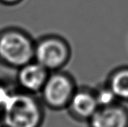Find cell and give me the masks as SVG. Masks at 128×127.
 Segmentation results:
<instances>
[{
  "label": "cell",
  "instance_id": "6da1fadb",
  "mask_svg": "<svg viewBox=\"0 0 128 127\" xmlns=\"http://www.w3.org/2000/svg\"><path fill=\"white\" fill-rule=\"evenodd\" d=\"M46 120V107L38 95L16 88L0 113L2 127H42Z\"/></svg>",
  "mask_w": 128,
  "mask_h": 127
},
{
  "label": "cell",
  "instance_id": "7a4b0ae2",
  "mask_svg": "<svg viewBox=\"0 0 128 127\" xmlns=\"http://www.w3.org/2000/svg\"><path fill=\"white\" fill-rule=\"evenodd\" d=\"M34 39L28 32L16 26L0 30V64L17 70L34 60Z\"/></svg>",
  "mask_w": 128,
  "mask_h": 127
},
{
  "label": "cell",
  "instance_id": "3957f363",
  "mask_svg": "<svg viewBox=\"0 0 128 127\" xmlns=\"http://www.w3.org/2000/svg\"><path fill=\"white\" fill-rule=\"evenodd\" d=\"M72 58V48L65 38L47 34L36 39L34 60L49 71L62 70Z\"/></svg>",
  "mask_w": 128,
  "mask_h": 127
},
{
  "label": "cell",
  "instance_id": "277c9868",
  "mask_svg": "<svg viewBox=\"0 0 128 127\" xmlns=\"http://www.w3.org/2000/svg\"><path fill=\"white\" fill-rule=\"evenodd\" d=\"M77 88L75 79L68 72L51 71L39 96L46 108L60 111L66 109Z\"/></svg>",
  "mask_w": 128,
  "mask_h": 127
},
{
  "label": "cell",
  "instance_id": "5b68a950",
  "mask_svg": "<svg viewBox=\"0 0 128 127\" xmlns=\"http://www.w3.org/2000/svg\"><path fill=\"white\" fill-rule=\"evenodd\" d=\"M16 84L22 92L38 95L48 79L50 71L32 60L16 70Z\"/></svg>",
  "mask_w": 128,
  "mask_h": 127
},
{
  "label": "cell",
  "instance_id": "8992f818",
  "mask_svg": "<svg viewBox=\"0 0 128 127\" xmlns=\"http://www.w3.org/2000/svg\"><path fill=\"white\" fill-rule=\"evenodd\" d=\"M99 109L94 90L89 88H77L66 107L69 114L80 122H88Z\"/></svg>",
  "mask_w": 128,
  "mask_h": 127
},
{
  "label": "cell",
  "instance_id": "52a82bcc",
  "mask_svg": "<svg viewBox=\"0 0 128 127\" xmlns=\"http://www.w3.org/2000/svg\"><path fill=\"white\" fill-rule=\"evenodd\" d=\"M88 122L89 127H128V109L122 103L99 107Z\"/></svg>",
  "mask_w": 128,
  "mask_h": 127
},
{
  "label": "cell",
  "instance_id": "ba28073f",
  "mask_svg": "<svg viewBox=\"0 0 128 127\" xmlns=\"http://www.w3.org/2000/svg\"><path fill=\"white\" fill-rule=\"evenodd\" d=\"M106 83L120 102H128V66L115 69Z\"/></svg>",
  "mask_w": 128,
  "mask_h": 127
},
{
  "label": "cell",
  "instance_id": "9c48e42d",
  "mask_svg": "<svg viewBox=\"0 0 128 127\" xmlns=\"http://www.w3.org/2000/svg\"><path fill=\"white\" fill-rule=\"evenodd\" d=\"M93 90L99 107H106L116 105L118 103H122L119 101L107 83Z\"/></svg>",
  "mask_w": 128,
  "mask_h": 127
},
{
  "label": "cell",
  "instance_id": "30bf717a",
  "mask_svg": "<svg viewBox=\"0 0 128 127\" xmlns=\"http://www.w3.org/2000/svg\"><path fill=\"white\" fill-rule=\"evenodd\" d=\"M16 88H12L8 83L2 82V81L0 80V113L4 107L9 96Z\"/></svg>",
  "mask_w": 128,
  "mask_h": 127
},
{
  "label": "cell",
  "instance_id": "8fae6325",
  "mask_svg": "<svg viewBox=\"0 0 128 127\" xmlns=\"http://www.w3.org/2000/svg\"><path fill=\"white\" fill-rule=\"evenodd\" d=\"M24 0H0V4L6 6H14L21 3Z\"/></svg>",
  "mask_w": 128,
  "mask_h": 127
},
{
  "label": "cell",
  "instance_id": "7c38bea8",
  "mask_svg": "<svg viewBox=\"0 0 128 127\" xmlns=\"http://www.w3.org/2000/svg\"><path fill=\"white\" fill-rule=\"evenodd\" d=\"M0 127H2V126H0Z\"/></svg>",
  "mask_w": 128,
  "mask_h": 127
}]
</instances>
